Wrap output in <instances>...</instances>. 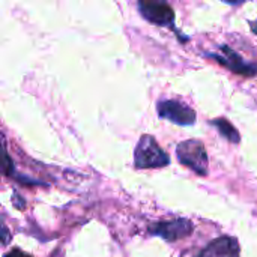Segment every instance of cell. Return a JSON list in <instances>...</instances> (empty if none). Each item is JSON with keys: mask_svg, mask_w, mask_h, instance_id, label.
I'll use <instances>...</instances> for the list:
<instances>
[{"mask_svg": "<svg viewBox=\"0 0 257 257\" xmlns=\"http://www.w3.org/2000/svg\"><path fill=\"white\" fill-rule=\"evenodd\" d=\"M158 114L173 123L178 125H191L196 120V113L193 108H190L188 105L181 104L179 101H173V99H166V101H160L158 105Z\"/></svg>", "mask_w": 257, "mask_h": 257, "instance_id": "4", "label": "cell"}, {"mask_svg": "<svg viewBox=\"0 0 257 257\" xmlns=\"http://www.w3.org/2000/svg\"><path fill=\"white\" fill-rule=\"evenodd\" d=\"M0 173H3L5 176H9V178H17V179H20V182H23V184H38L36 181H32V179H27L26 176L17 175L14 161L11 160L8 151H6V145H5L2 136H0Z\"/></svg>", "mask_w": 257, "mask_h": 257, "instance_id": "8", "label": "cell"}, {"mask_svg": "<svg viewBox=\"0 0 257 257\" xmlns=\"http://www.w3.org/2000/svg\"><path fill=\"white\" fill-rule=\"evenodd\" d=\"M208 57L215 59L217 62H220L221 65H224L226 68H229L230 71H233L236 74L250 75V77L251 75H256V65H251V63L244 62V59L236 51H233L230 47H227V45L220 47V53L218 54L217 53H211V54H208Z\"/></svg>", "mask_w": 257, "mask_h": 257, "instance_id": "5", "label": "cell"}, {"mask_svg": "<svg viewBox=\"0 0 257 257\" xmlns=\"http://www.w3.org/2000/svg\"><path fill=\"white\" fill-rule=\"evenodd\" d=\"M142 15L157 26H172L175 21V11L164 2H139Z\"/></svg>", "mask_w": 257, "mask_h": 257, "instance_id": "6", "label": "cell"}, {"mask_svg": "<svg viewBox=\"0 0 257 257\" xmlns=\"http://www.w3.org/2000/svg\"><path fill=\"white\" fill-rule=\"evenodd\" d=\"M218 131H220V134L226 139V140H229L230 143H238L239 142V133H238V130L229 122V120H226V119H214L212 122H211Z\"/></svg>", "mask_w": 257, "mask_h": 257, "instance_id": "9", "label": "cell"}, {"mask_svg": "<svg viewBox=\"0 0 257 257\" xmlns=\"http://www.w3.org/2000/svg\"><path fill=\"white\" fill-rule=\"evenodd\" d=\"M11 241V233L9 230L6 229V226L3 223H0V244L2 245H8Z\"/></svg>", "mask_w": 257, "mask_h": 257, "instance_id": "10", "label": "cell"}, {"mask_svg": "<svg viewBox=\"0 0 257 257\" xmlns=\"http://www.w3.org/2000/svg\"><path fill=\"white\" fill-rule=\"evenodd\" d=\"M170 164L169 155L160 148L152 136H142L134 152V166L137 169H160Z\"/></svg>", "mask_w": 257, "mask_h": 257, "instance_id": "1", "label": "cell"}, {"mask_svg": "<svg viewBox=\"0 0 257 257\" xmlns=\"http://www.w3.org/2000/svg\"><path fill=\"white\" fill-rule=\"evenodd\" d=\"M251 30H253V32L257 35V20L253 23V24H251Z\"/></svg>", "mask_w": 257, "mask_h": 257, "instance_id": "12", "label": "cell"}, {"mask_svg": "<svg viewBox=\"0 0 257 257\" xmlns=\"http://www.w3.org/2000/svg\"><path fill=\"white\" fill-rule=\"evenodd\" d=\"M193 232V223L185 218H176L170 221H160L149 226V233L161 236L163 239L173 242L187 238Z\"/></svg>", "mask_w": 257, "mask_h": 257, "instance_id": "3", "label": "cell"}, {"mask_svg": "<svg viewBox=\"0 0 257 257\" xmlns=\"http://www.w3.org/2000/svg\"><path fill=\"white\" fill-rule=\"evenodd\" d=\"M176 155L178 160L190 167L191 170H194L197 175L205 176L208 173V154L206 149L203 146L202 142L199 140H187L178 145L176 148Z\"/></svg>", "mask_w": 257, "mask_h": 257, "instance_id": "2", "label": "cell"}, {"mask_svg": "<svg viewBox=\"0 0 257 257\" xmlns=\"http://www.w3.org/2000/svg\"><path fill=\"white\" fill-rule=\"evenodd\" d=\"M3 257H32V256H29L27 253L21 251L20 248H12L9 253H6Z\"/></svg>", "mask_w": 257, "mask_h": 257, "instance_id": "11", "label": "cell"}, {"mask_svg": "<svg viewBox=\"0 0 257 257\" xmlns=\"http://www.w3.org/2000/svg\"><path fill=\"white\" fill-rule=\"evenodd\" d=\"M196 257H239V244L235 238L223 236L211 242Z\"/></svg>", "mask_w": 257, "mask_h": 257, "instance_id": "7", "label": "cell"}]
</instances>
